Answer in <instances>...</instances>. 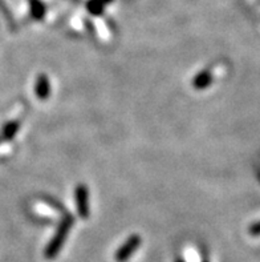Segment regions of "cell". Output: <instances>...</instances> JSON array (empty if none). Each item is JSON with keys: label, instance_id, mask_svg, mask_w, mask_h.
Here are the masks:
<instances>
[{"label": "cell", "instance_id": "cell-1", "mask_svg": "<svg viewBox=\"0 0 260 262\" xmlns=\"http://www.w3.org/2000/svg\"><path fill=\"white\" fill-rule=\"evenodd\" d=\"M73 224H75V219L72 214L65 213L63 219L60 220L59 225L56 228V232L51 238V241L46 245L45 250H44V257L46 259H53L59 256L60 250L63 249L64 244H65L66 238L69 236V232L72 229Z\"/></svg>", "mask_w": 260, "mask_h": 262}, {"label": "cell", "instance_id": "cell-2", "mask_svg": "<svg viewBox=\"0 0 260 262\" xmlns=\"http://www.w3.org/2000/svg\"><path fill=\"white\" fill-rule=\"evenodd\" d=\"M142 244V238L138 234H133L129 237L125 243L120 246L119 249L115 250L114 253V259L117 262H126L132 258L133 254L137 252L139 246Z\"/></svg>", "mask_w": 260, "mask_h": 262}, {"label": "cell", "instance_id": "cell-3", "mask_svg": "<svg viewBox=\"0 0 260 262\" xmlns=\"http://www.w3.org/2000/svg\"><path fill=\"white\" fill-rule=\"evenodd\" d=\"M75 204L80 219H88L90 214V204H89V189L85 184H79L75 188Z\"/></svg>", "mask_w": 260, "mask_h": 262}, {"label": "cell", "instance_id": "cell-4", "mask_svg": "<svg viewBox=\"0 0 260 262\" xmlns=\"http://www.w3.org/2000/svg\"><path fill=\"white\" fill-rule=\"evenodd\" d=\"M35 93L36 97L41 101L48 100L51 96V81L45 73H40L35 83Z\"/></svg>", "mask_w": 260, "mask_h": 262}, {"label": "cell", "instance_id": "cell-5", "mask_svg": "<svg viewBox=\"0 0 260 262\" xmlns=\"http://www.w3.org/2000/svg\"><path fill=\"white\" fill-rule=\"evenodd\" d=\"M211 84H212V75H211L210 71H201L193 79V86L198 91L206 90Z\"/></svg>", "mask_w": 260, "mask_h": 262}, {"label": "cell", "instance_id": "cell-6", "mask_svg": "<svg viewBox=\"0 0 260 262\" xmlns=\"http://www.w3.org/2000/svg\"><path fill=\"white\" fill-rule=\"evenodd\" d=\"M19 128H20L19 121H11V123L7 124V125L4 126L2 135H0V143L8 141V140H12L13 137H15V135L19 132Z\"/></svg>", "mask_w": 260, "mask_h": 262}, {"label": "cell", "instance_id": "cell-7", "mask_svg": "<svg viewBox=\"0 0 260 262\" xmlns=\"http://www.w3.org/2000/svg\"><path fill=\"white\" fill-rule=\"evenodd\" d=\"M31 15L36 20H41L45 16V6L41 0H30Z\"/></svg>", "mask_w": 260, "mask_h": 262}, {"label": "cell", "instance_id": "cell-8", "mask_svg": "<svg viewBox=\"0 0 260 262\" xmlns=\"http://www.w3.org/2000/svg\"><path fill=\"white\" fill-rule=\"evenodd\" d=\"M104 2L102 0H89L86 4V10L93 16H100L104 12Z\"/></svg>", "mask_w": 260, "mask_h": 262}, {"label": "cell", "instance_id": "cell-9", "mask_svg": "<svg viewBox=\"0 0 260 262\" xmlns=\"http://www.w3.org/2000/svg\"><path fill=\"white\" fill-rule=\"evenodd\" d=\"M251 236H260V221L259 223H255L250 226V229H248Z\"/></svg>", "mask_w": 260, "mask_h": 262}, {"label": "cell", "instance_id": "cell-10", "mask_svg": "<svg viewBox=\"0 0 260 262\" xmlns=\"http://www.w3.org/2000/svg\"><path fill=\"white\" fill-rule=\"evenodd\" d=\"M174 262H186L183 258H175Z\"/></svg>", "mask_w": 260, "mask_h": 262}, {"label": "cell", "instance_id": "cell-11", "mask_svg": "<svg viewBox=\"0 0 260 262\" xmlns=\"http://www.w3.org/2000/svg\"><path fill=\"white\" fill-rule=\"evenodd\" d=\"M102 2H104V4H106V3H112L113 0H102Z\"/></svg>", "mask_w": 260, "mask_h": 262}, {"label": "cell", "instance_id": "cell-12", "mask_svg": "<svg viewBox=\"0 0 260 262\" xmlns=\"http://www.w3.org/2000/svg\"><path fill=\"white\" fill-rule=\"evenodd\" d=\"M202 262H208V261H207V259H204V261H202Z\"/></svg>", "mask_w": 260, "mask_h": 262}]
</instances>
